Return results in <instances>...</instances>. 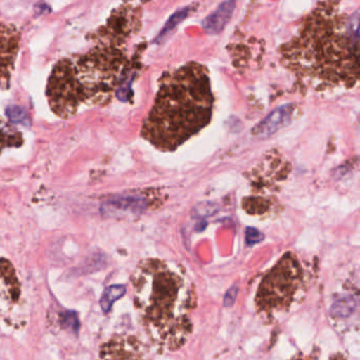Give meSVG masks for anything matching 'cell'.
Returning a JSON list of instances; mask_svg holds the SVG:
<instances>
[{
  "instance_id": "8fae6325",
  "label": "cell",
  "mask_w": 360,
  "mask_h": 360,
  "mask_svg": "<svg viewBox=\"0 0 360 360\" xmlns=\"http://www.w3.org/2000/svg\"><path fill=\"white\" fill-rule=\"evenodd\" d=\"M126 288L124 285H112L107 288L103 294L102 299H101V307L105 313H108L110 311L111 307L115 300L121 298L125 294Z\"/></svg>"
},
{
  "instance_id": "52a82bcc",
  "label": "cell",
  "mask_w": 360,
  "mask_h": 360,
  "mask_svg": "<svg viewBox=\"0 0 360 360\" xmlns=\"http://www.w3.org/2000/svg\"><path fill=\"white\" fill-rule=\"evenodd\" d=\"M98 360H148L138 339L115 336L102 345Z\"/></svg>"
},
{
  "instance_id": "4fadbf2b",
  "label": "cell",
  "mask_w": 360,
  "mask_h": 360,
  "mask_svg": "<svg viewBox=\"0 0 360 360\" xmlns=\"http://www.w3.org/2000/svg\"><path fill=\"white\" fill-rule=\"evenodd\" d=\"M263 239L262 233L255 229H248L246 231V241L250 244L258 243Z\"/></svg>"
},
{
  "instance_id": "277c9868",
  "label": "cell",
  "mask_w": 360,
  "mask_h": 360,
  "mask_svg": "<svg viewBox=\"0 0 360 360\" xmlns=\"http://www.w3.org/2000/svg\"><path fill=\"white\" fill-rule=\"evenodd\" d=\"M123 46L101 44L87 53L60 60L46 89L54 115L68 119L82 106L106 105L128 67Z\"/></svg>"
},
{
  "instance_id": "7c38bea8",
  "label": "cell",
  "mask_w": 360,
  "mask_h": 360,
  "mask_svg": "<svg viewBox=\"0 0 360 360\" xmlns=\"http://www.w3.org/2000/svg\"><path fill=\"white\" fill-rule=\"evenodd\" d=\"M8 119L16 125L31 126V119L26 109L20 106H9L6 110Z\"/></svg>"
},
{
  "instance_id": "ba28073f",
  "label": "cell",
  "mask_w": 360,
  "mask_h": 360,
  "mask_svg": "<svg viewBox=\"0 0 360 360\" xmlns=\"http://www.w3.org/2000/svg\"><path fill=\"white\" fill-rule=\"evenodd\" d=\"M295 112V105L286 104L278 107L269 113L260 123L257 124L252 129V134L257 138L265 139L285 127L292 122Z\"/></svg>"
},
{
  "instance_id": "6da1fadb",
  "label": "cell",
  "mask_w": 360,
  "mask_h": 360,
  "mask_svg": "<svg viewBox=\"0 0 360 360\" xmlns=\"http://www.w3.org/2000/svg\"><path fill=\"white\" fill-rule=\"evenodd\" d=\"M340 6L318 4L281 47L282 64L316 90L352 88L358 82V12L347 15Z\"/></svg>"
},
{
  "instance_id": "7a4b0ae2",
  "label": "cell",
  "mask_w": 360,
  "mask_h": 360,
  "mask_svg": "<svg viewBox=\"0 0 360 360\" xmlns=\"http://www.w3.org/2000/svg\"><path fill=\"white\" fill-rule=\"evenodd\" d=\"M212 106L207 69L198 63H187L160 79L142 136L160 150H176L210 123Z\"/></svg>"
},
{
  "instance_id": "3957f363",
  "label": "cell",
  "mask_w": 360,
  "mask_h": 360,
  "mask_svg": "<svg viewBox=\"0 0 360 360\" xmlns=\"http://www.w3.org/2000/svg\"><path fill=\"white\" fill-rule=\"evenodd\" d=\"M134 301L149 339L160 349L174 351L191 333L193 292L180 269L159 259H147L131 277Z\"/></svg>"
},
{
  "instance_id": "5b68a950",
  "label": "cell",
  "mask_w": 360,
  "mask_h": 360,
  "mask_svg": "<svg viewBox=\"0 0 360 360\" xmlns=\"http://www.w3.org/2000/svg\"><path fill=\"white\" fill-rule=\"evenodd\" d=\"M303 271L292 255L284 256L267 274L259 288L257 307L260 313L271 317L288 309L303 288Z\"/></svg>"
},
{
  "instance_id": "9c48e42d",
  "label": "cell",
  "mask_w": 360,
  "mask_h": 360,
  "mask_svg": "<svg viewBox=\"0 0 360 360\" xmlns=\"http://www.w3.org/2000/svg\"><path fill=\"white\" fill-rule=\"evenodd\" d=\"M233 10H235V3L233 1L221 4L218 9L204 20L203 27L205 30L210 34L220 32L231 20Z\"/></svg>"
},
{
  "instance_id": "8992f818",
  "label": "cell",
  "mask_w": 360,
  "mask_h": 360,
  "mask_svg": "<svg viewBox=\"0 0 360 360\" xmlns=\"http://www.w3.org/2000/svg\"><path fill=\"white\" fill-rule=\"evenodd\" d=\"M20 34L13 25L0 24V88L7 89L20 49Z\"/></svg>"
},
{
  "instance_id": "30bf717a",
  "label": "cell",
  "mask_w": 360,
  "mask_h": 360,
  "mask_svg": "<svg viewBox=\"0 0 360 360\" xmlns=\"http://www.w3.org/2000/svg\"><path fill=\"white\" fill-rule=\"evenodd\" d=\"M22 134L0 117V153L4 149L22 146Z\"/></svg>"
}]
</instances>
